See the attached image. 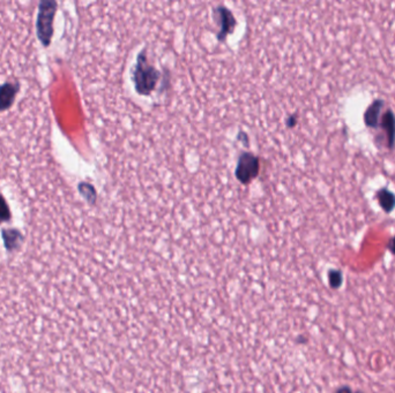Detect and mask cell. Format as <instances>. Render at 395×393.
<instances>
[{
    "instance_id": "1",
    "label": "cell",
    "mask_w": 395,
    "mask_h": 393,
    "mask_svg": "<svg viewBox=\"0 0 395 393\" xmlns=\"http://www.w3.org/2000/svg\"><path fill=\"white\" fill-rule=\"evenodd\" d=\"M57 12V3L52 0H42L38 5L37 19H36V31L37 37L48 48L53 36V19Z\"/></svg>"
},
{
    "instance_id": "2",
    "label": "cell",
    "mask_w": 395,
    "mask_h": 393,
    "mask_svg": "<svg viewBox=\"0 0 395 393\" xmlns=\"http://www.w3.org/2000/svg\"><path fill=\"white\" fill-rule=\"evenodd\" d=\"M20 90L19 82H6L0 85V112L10 108Z\"/></svg>"
},
{
    "instance_id": "3",
    "label": "cell",
    "mask_w": 395,
    "mask_h": 393,
    "mask_svg": "<svg viewBox=\"0 0 395 393\" xmlns=\"http://www.w3.org/2000/svg\"><path fill=\"white\" fill-rule=\"evenodd\" d=\"M3 240L5 248L10 253L16 251L20 249V247L24 244L25 237L22 235V233L14 228H10V230H3Z\"/></svg>"
},
{
    "instance_id": "4",
    "label": "cell",
    "mask_w": 395,
    "mask_h": 393,
    "mask_svg": "<svg viewBox=\"0 0 395 393\" xmlns=\"http://www.w3.org/2000/svg\"><path fill=\"white\" fill-rule=\"evenodd\" d=\"M380 126L383 127V129L386 133L388 148L393 149L395 144V117H394V113L390 111V110H388V111H386L383 114Z\"/></svg>"
},
{
    "instance_id": "5",
    "label": "cell",
    "mask_w": 395,
    "mask_h": 393,
    "mask_svg": "<svg viewBox=\"0 0 395 393\" xmlns=\"http://www.w3.org/2000/svg\"><path fill=\"white\" fill-rule=\"evenodd\" d=\"M384 102L381 99H377L372 103L364 114V122L367 127L377 128L379 125V117L381 113V108L384 106Z\"/></svg>"
},
{
    "instance_id": "6",
    "label": "cell",
    "mask_w": 395,
    "mask_h": 393,
    "mask_svg": "<svg viewBox=\"0 0 395 393\" xmlns=\"http://www.w3.org/2000/svg\"><path fill=\"white\" fill-rule=\"evenodd\" d=\"M377 199L379 201L380 207L383 208L386 212L389 213L395 208V195L390 193L387 189H380L377 194Z\"/></svg>"
},
{
    "instance_id": "7",
    "label": "cell",
    "mask_w": 395,
    "mask_h": 393,
    "mask_svg": "<svg viewBox=\"0 0 395 393\" xmlns=\"http://www.w3.org/2000/svg\"><path fill=\"white\" fill-rule=\"evenodd\" d=\"M328 281L329 286L333 290H339L342 286L343 282V275L340 270H329L328 272Z\"/></svg>"
},
{
    "instance_id": "8",
    "label": "cell",
    "mask_w": 395,
    "mask_h": 393,
    "mask_svg": "<svg viewBox=\"0 0 395 393\" xmlns=\"http://www.w3.org/2000/svg\"><path fill=\"white\" fill-rule=\"evenodd\" d=\"M11 221V210L4 196L0 194V223Z\"/></svg>"
},
{
    "instance_id": "9",
    "label": "cell",
    "mask_w": 395,
    "mask_h": 393,
    "mask_svg": "<svg viewBox=\"0 0 395 393\" xmlns=\"http://www.w3.org/2000/svg\"><path fill=\"white\" fill-rule=\"evenodd\" d=\"M335 393H364V392H362V391H354L350 386L344 385V386L339 387L338 390L335 391Z\"/></svg>"
},
{
    "instance_id": "10",
    "label": "cell",
    "mask_w": 395,
    "mask_h": 393,
    "mask_svg": "<svg viewBox=\"0 0 395 393\" xmlns=\"http://www.w3.org/2000/svg\"><path fill=\"white\" fill-rule=\"evenodd\" d=\"M387 247H388V249H389L390 253L395 255V236L392 237V240L388 242V246Z\"/></svg>"
}]
</instances>
